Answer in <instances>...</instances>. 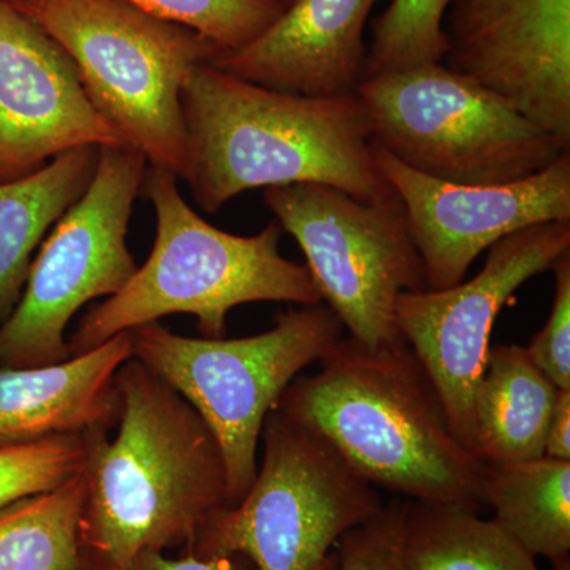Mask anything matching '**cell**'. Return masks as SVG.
Returning <instances> with one entry per match:
<instances>
[{
    "label": "cell",
    "mask_w": 570,
    "mask_h": 570,
    "mask_svg": "<svg viewBox=\"0 0 570 570\" xmlns=\"http://www.w3.org/2000/svg\"><path fill=\"white\" fill-rule=\"evenodd\" d=\"M122 570H257L245 554H217V557H195L181 553L168 557L167 551H142Z\"/></svg>",
    "instance_id": "obj_27"
},
{
    "label": "cell",
    "mask_w": 570,
    "mask_h": 570,
    "mask_svg": "<svg viewBox=\"0 0 570 570\" xmlns=\"http://www.w3.org/2000/svg\"><path fill=\"white\" fill-rule=\"evenodd\" d=\"M313 376L295 377L276 409L325 439L373 487L407 501L483 508L485 464L450 426L407 344L370 348L341 337Z\"/></svg>",
    "instance_id": "obj_3"
},
{
    "label": "cell",
    "mask_w": 570,
    "mask_h": 570,
    "mask_svg": "<svg viewBox=\"0 0 570 570\" xmlns=\"http://www.w3.org/2000/svg\"><path fill=\"white\" fill-rule=\"evenodd\" d=\"M85 472L0 509V570H94L81 540Z\"/></svg>",
    "instance_id": "obj_21"
},
{
    "label": "cell",
    "mask_w": 570,
    "mask_h": 570,
    "mask_svg": "<svg viewBox=\"0 0 570 570\" xmlns=\"http://www.w3.org/2000/svg\"><path fill=\"white\" fill-rule=\"evenodd\" d=\"M3 2H9L10 6H14V3L22 2V0H3Z\"/></svg>",
    "instance_id": "obj_31"
},
{
    "label": "cell",
    "mask_w": 570,
    "mask_h": 570,
    "mask_svg": "<svg viewBox=\"0 0 570 570\" xmlns=\"http://www.w3.org/2000/svg\"><path fill=\"white\" fill-rule=\"evenodd\" d=\"M181 107V179L206 213L247 190L302 183L366 204L396 197L374 159L373 127L356 94L281 92L200 63L184 81Z\"/></svg>",
    "instance_id": "obj_2"
},
{
    "label": "cell",
    "mask_w": 570,
    "mask_h": 570,
    "mask_svg": "<svg viewBox=\"0 0 570 570\" xmlns=\"http://www.w3.org/2000/svg\"><path fill=\"white\" fill-rule=\"evenodd\" d=\"M482 499L499 527L532 557H570V461L485 464Z\"/></svg>",
    "instance_id": "obj_19"
},
{
    "label": "cell",
    "mask_w": 570,
    "mask_h": 570,
    "mask_svg": "<svg viewBox=\"0 0 570 570\" xmlns=\"http://www.w3.org/2000/svg\"><path fill=\"white\" fill-rule=\"evenodd\" d=\"M560 389L527 347L491 346L474 393V455L489 466L542 459Z\"/></svg>",
    "instance_id": "obj_17"
},
{
    "label": "cell",
    "mask_w": 570,
    "mask_h": 570,
    "mask_svg": "<svg viewBox=\"0 0 570 570\" xmlns=\"http://www.w3.org/2000/svg\"><path fill=\"white\" fill-rule=\"evenodd\" d=\"M553 570H570V557L564 560L551 562Z\"/></svg>",
    "instance_id": "obj_29"
},
{
    "label": "cell",
    "mask_w": 570,
    "mask_h": 570,
    "mask_svg": "<svg viewBox=\"0 0 570 570\" xmlns=\"http://www.w3.org/2000/svg\"><path fill=\"white\" fill-rule=\"evenodd\" d=\"M265 205L294 236L322 303L352 340L370 348L403 346L396 303L426 291L423 265L400 198L366 204L324 184L264 189Z\"/></svg>",
    "instance_id": "obj_10"
},
{
    "label": "cell",
    "mask_w": 570,
    "mask_h": 570,
    "mask_svg": "<svg viewBox=\"0 0 570 570\" xmlns=\"http://www.w3.org/2000/svg\"><path fill=\"white\" fill-rule=\"evenodd\" d=\"M13 7L61 45L100 115L151 167L181 179L183 85L194 67L213 63L224 51L129 0H22Z\"/></svg>",
    "instance_id": "obj_5"
},
{
    "label": "cell",
    "mask_w": 570,
    "mask_h": 570,
    "mask_svg": "<svg viewBox=\"0 0 570 570\" xmlns=\"http://www.w3.org/2000/svg\"><path fill=\"white\" fill-rule=\"evenodd\" d=\"M146 170L148 160L134 145L100 146L91 184L56 220L32 261L20 303L0 324V367L66 362V330L75 314L129 283L138 266L127 230Z\"/></svg>",
    "instance_id": "obj_9"
},
{
    "label": "cell",
    "mask_w": 570,
    "mask_h": 570,
    "mask_svg": "<svg viewBox=\"0 0 570 570\" xmlns=\"http://www.w3.org/2000/svg\"><path fill=\"white\" fill-rule=\"evenodd\" d=\"M99 148L71 149L36 175L0 186V324L20 303L41 238L91 184Z\"/></svg>",
    "instance_id": "obj_18"
},
{
    "label": "cell",
    "mask_w": 570,
    "mask_h": 570,
    "mask_svg": "<svg viewBox=\"0 0 570 570\" xmlns=\"http://www.w3.org/2000/svg\"><path fill=\"white\" fill-rule=\"evenodd\" d=\"M324 303L279 314L262 335L208 340L176 335L159 322L132 332V356L167 382L200 414L223 452L235 505L257 474L266 415L299 371L343 337Z\"/></svg>",
    "instance_id": "obj_7"
},
{
    "label": "cell",
    "mask_w": 570,
    "mask_h": 570,
    "mask_svg": "<svg viewBox=\"0 0 570 570\" xmlns=\"http://www.w3.org/2000/svg\"><path fill=\"white\" fill-rule=\"evenodd\" d=\"M262 438L264 460L245 498L181 553L245 554L257 570H335L340 539L384 508L376 487L276 407Z\"/></svg>",
    "instance_id": "obj_6"
},
{
    "label": "cell",
    "mask_w": 570,
    "mask_h": 570,
    "mask_svg": "<svg viewBox=\"0 0 570 570\" xmlns=\"http://www.w3.org/2000/svg\"><path fill=\"white\" fill-rule=\"evenodd\" d=\"M450 0H392L373 22L365 78L442 62ZM362 80V81H363Z\"/></svg>",
    "instance_id": "obj_22"
},
{
    "label": "cell",
    "mask_w": 570,
    "mask_h": 570,
    "mask_svg": "<svg viewBox=\"0 0 570 570\" xmlns=\"http://www.w3.org/2000/svg\"><path fill=\"white\" fill-rule=\"evenodd\" d=\"M140 195L156 213L151 254L118 294L91 307L78 322L67 337L70 356L171 314L197 317L202 336L220 340L227 333V314L236 306L321 305L306 266L281 255L279 224H268L254 236L219 230L186 204L178 178L163 168L146 170Z\"/></svg>",
    "instance_id": "obj_4"
},
{
    "label": "cell",
    "mask_w": 570,
    "mask_h": 570,
    "mask_svg": "<svg viewBox=\"0 0 570 570\" xmlns=\"http://www.w3.org/2000/svg\"><path fill=\"white\" fill-rule=\"evenodd\" d=\"M122 142L129 141L94 107L61 45L0 0V186L71 149Z\"/></svg>",
    "instance_id": "obj_14"
},
{
    "label": "cell",
    "mask_w": 570,
    "mask_h": 570,
    "mask_svg": "<svg viewBox=\"0 0 570 570\" xmlns=\"http://www.w3.org/2000/svg\"><path fill=\"white\" fill-rule=\"evenodd\" d=\"M406 499H392L336 546L335 570H406L403 561V524Z\"/></svg>",
    "instance_id": "obj_25"
},
{
    "label": "cell",
    "mask_w": 570,
    "mask_h": 570,
    "mask_svg": "<svg viewBox=\"0 0 570 570\" xmlns=\"http://www.w3.org/2000/svg\"><path fill=\"white\" fill-rule=\"evenodd\" d=\"M355 94L370 116L373 142L439 181H519L570 151L569 141L442 62L365 78Z\"/></svg>",
    "instance_id": "obj_8"
},
{
    "label": "cell",
    "mask_w": 570,
    "mask_h": 570,
    "mask_svg": "<svg viewBox=\"0 0 570 570\" xmlns=\"http://www.w3.org/2000/svg\"><path fill=\"white\" fill-rule=\"evenodd\" d=\"M551 272L554 298L549 321L527 347L535 366L560 390H570V250L562 254Z\"/></svg>",
    "instance_id": "obj_26"
},
{
    "label": "cell",
    "mask_w": 570,
    "mask_h": 570,
    "mask_svg": "<svg viewBox=\"0 0 570 570\" xmlns=\"http://www.w3.org/2000/svg\"><path fill=\"white\" fill-rule=\"evenodd\" d=\"M442 63L570 142V0H450Z\"/></svg>",
    "instance_id": "obj_12"
},
{
    "label": "cell",
    "mask_w": 570,
    "mask_h": 570,
    "mask_svg": "<svg viewBox=\"0 0 570 570\" xmlns=\"http://www.w3.org/2000/svg\"><path fill=\"white\" fill-rule=\"evenodd\" d=\"M403 561L406 570H540L497 521L461 505L407 499Z\"/></svg>",
    "instance_id": "obj_20"
},
{
    "label": "cell",
    "mask_w": 570,
    "mask_h": 570,
    "mask_svg": "<svg viewBox=\"0 0 570 570\" xmlns=\"http://www.w3.org/2000/svg\"><path fill=\"white\" fill-rule=\"evenodd\" d=\"M569 250L570 220L532 225L491 246L485 265L472 279L397 298V330L469 452L474 453V393L485 371L494 321L521 285L549 272Z\"/></svg>",
    "instance_id": "obj_11"
},
{
    "label": "cell",
    "mask_w": 570,
    "mask_h": 570,
    "mask_svg": "<svg viewBox=\"0 0 570 570\" xmlns=\"http://www.w3.org/2000/svg\"><path fill=\"white\" fill-rule=\"evenodd\" d=\"M135 7L193 29L224 52L261 36L283 13L275 0H129Z\"/></svg>",
    "instance_id": "obj_23"
},
{
    "label": "cell",
    "mask_w": 570,
    "mask_h": 570,
    "mask_svg": "<svg viewBox=\"0 0 570 570\" xmlns=\"http://www.w3.org/2000/svg\"><path fill=\"white\" fill-rule=\"evenodd\" d=\"M374 159L406 212L428 291L460 284L483 250L532 225L570 220V151L539 174L469 186L412 170L373 142Z\"/></svg>",
    "instance_id": "obj_13"
},
{
    "label": "cell",
    "mask_w": 570,
    "mask_h": 570,
    "mask_svg": "<svg viewBox=\"0 0 570 570\" xmlns=\"http://www.w3.org/2000/svg\"><path fill=\"white\" fill-rule=\"evenodd\" d=\"M275 2L279 3L283 9H287V7L291 6L294 0H275Z\"/></svg>",
    "instance_id": "obj_30"
},
{
    "label": "cell",
    "mask_w": 570,
    "mask_h": 570,
    "mask_svg": "<svg viewBox=\"0 0 570 570\" xmlns=\"http://www.w3.org/2000/svg\"><path fill=\"white\" fill-rule=\"evenodd\" d=\"M376 2L294 0L261 36L213 66L275 91L351 96L365 73V28Z\"/></svg>",
    "instance_id": "obj_15"
},
{
    "label": "cell",
    "mask_w": 570,
    "mask_h": 570,
    "mask_svg": "<svg viewBox=\"0 0 570 570\" xmlns=\"http://www.w3.org/2000/svg\"><path fill=\"white\" fill-rule=\"evenodd\" d=\"M551 460L570 461V390H560L549 426H547L546 452Z\"/></svg>",
    "instance_id": "obj_28"
},
{
    "label": "cell",
    "mask_w": 570,
    "mask_h": 570,
    "mask_svg": "<svg viewBox=\"0 0 570 570\" xmlns=\"http://www.w3.org/2000/svg\"><path fill=\"white\" fill-rule=\"evenodd\" d=\"M132 347V332H121L56 365L0 367V448L118 425L116 373Z\"/></svg>",
    "instance_id": "obj_16"
},
{
    "label": "cell",
    "mask_w": 570,
    "mask_h": 570,
    "mask_svg": "<svg viewBox=\"0 0 570 570\" xmlns=\"http://www.w3.org/2000/svg\"><path fill=\"white\" fill-rule=\"evenodd\" d=\"M116 389L118 436L82 433L81 540L94 570H122L142 551H184L235 505L213 431L175 389L134 356Z\"/></svg>",
    "instance_id": "obj_1"
},
{
    "label": "cell",
    "mask_w": 570,
    "mask_h": 570,
    "mask_svg": "<svg viewBox=\"0 0 570 570\" xmlns=\"http://www.w3.org/2000/svg\"><path fill=\"white\" fill-rule=\"evenodd\" d=\"M86 463L82 434H61L0 448V509L45 493L80 474Z\"/></svg>",
    "instance_id": "obj_24"
}]
</instances>
